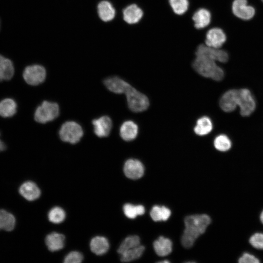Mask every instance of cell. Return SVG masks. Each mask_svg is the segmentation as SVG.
Here are the masks:
<instances>
[{
  "label": "cell",
  "mask_w": 263,
  "mask_h": 263,
  "mask_svg": "<svg viewBox=\"0 0 263 263\" xmlns=\"http://www.w3.org/2000/svg\"><path fill=\"white\" fill-rule=\"evenodd\" d=\"M184 222L185 228L181 243L185 248H190L197 238L205 232L211 222V219L207 214H196L187 216Z\"/></svg>",
  "instance_id": "6da1fadb"
},
{
  "label": "cell",
  "mask_w": 263,
  "mask_h": 263,
  "mask_svg": "<svg viewBox=\"0 0 263 263\" xmlns=\"http://www.w3.org/2000/svg\"><path fill=\"white\" fill-rule=\"evenodd\" d=\"M216 61L209 58L196 56L192 63L194 70L199 75L215 81H221L224 77L223 69Z\"/></svg>",
  "instance_id": "7a4b0ae2"
},
{
  "label": "cell",
  "mask_w": 263,
  "mask_h": 263,
  "mask_svg": "<svg viewBox=\"0 0 263 263\" xmlns=\"http://www.w3.org/2000/svg\"><path fill=\"white\" fill-rule=\"evenodd\" d=\"M127 97L129 109L135 113L146 110L149 106L148 97L130 85L124 93Z\"/></svg>",
  "instance_id": "3957f363"
},
{
  "label": "cell",
  "mask_w": 263,
  "mask_h": 263,
  "mask_svg": "<svg viewBox=\"0 0 263 263\" xmlns=\"http://www.w3.org/2000/svg\"><path fill=\"white\" fill-rule=\"evenodd\" d=\"M59 114V108L56 103L44 101L37 108L34 119L37 122L45 124L56 119Z\"/></svg>",
  "instance_id": "277c9868"
},
{
  "label": "cell",
  "mask_w": 263,
  "mask_h": 263,
  "mask_svg": "<svg viewBox=\"0 0 263 263\" xmlns=\"http://www.w3.org/2000/svg\"><path fill=\"white\" fill-rule=\"evenodd\" d=\"M83 135V131L81 126L72 121L64 123L59 131V135L61 140L71 144L78 142Z\"/></svg>",
  "instance_id": "5b68a950"
},
{
  "label": "cell",
  "mask_w": 263,
  "mask_h": 263,
  "mask_svg": "<svg viewBox=\"0 0 263 263\" xmlns=\"http://www.w3.org/2000/svg\"><path fill=\"white\" fill-rule=\"evenodd\" d=\"M45 68L38 64L26 67L23 72V78L29 85L36 86L42 83L46 77Z\"/></svg>",
  "instance_id": "8992f818"
},
{
  "label": "cell",
  "mask_w": 263,
  "mask_h": 263,
  "mask_svg": "<svg viewBox=\"0 0 263 263\" xmlns=\"http://www.w3.org/2000/svg\"><path fill=\"white\" fill-rule=\"evenodd\" d=\"M239 104L241 115L248 116L254 111L256 102L250 91L245 88L238 89Z\"/></svg>",
  "instance_id": "52a82bcc"
},
{
  "label": "cell",
  "mask_w": 263,
  "mask_h": 263,
  "mask_svg": "<svg viewBox=\"0 0 263 263\" xmlns=\"http://www.w3.org/2000/svg\"><path fill=\"white\" fill-rule=\"evenodd\" d=\"M195 55L196 56L205 57L222 63L226 62L228 59V55L225 51L202 44L197 47Z\"/></svg>",
  "instance_id": "ba28073f"
},
{
  "label": "cell",
  "mask_w": 263,
  "mask_h": 263,
  "mask_svg": "<svg viewBox=\"0 0 263 263\" xmlns=\"http://www.w3.org/2000/svg\"><path fill=\"white\" fill-rule=\"evenodd\" d=\"M239 99L238 90L231 89L226 91L220 100V106L225 112L234 111L239 106Z\"/></svg>",
  "instance_id": "9c48e42d"
},
{
  "label": "cell",
  "mask_w": 263,
  "mask_h": 263,
  "mask_svg": "<svg viewBox=\"0 0 263 263\" xmlns=\"http://www.w3.org/2000/svg\"><path fill=\"white\" fill-rule=\"evenodd\" d=\"M124 172L128 178L131 179H138L143 176L144 168L142 163L139 160L130 159L125 163Z\"/></svg>",
  "instance_id": "30bf717a"
},
{
  "label": "cell",
  "mask_w": 263,
  "mask_h": 263,
  "mask_svg": "<svg viewBox=\"0 0 263 263\" xmlns=\"http://www.w3.org/2000/svg\"><path fill=\"white\" fill-rule=\"evenodd\" d=\"M232 11L236 17L245 20L251 19L255 14L254 9L247 4L246 0H235L232 4Z\"/></svg>",
  "instance_id": "8fae6325"
},
{
  "label": "cell",
  "mask_w": 263,
  "mask_h": 263,
  "mask_svg": "<svg viewBox=\"0 0 263 263\" xmlns=\"http://www.w3.org/2000/svg\"><path fill=\"white\" fill-rule=\"evenodd\" d=\"M94 133L99 137L108 136L112 127L111 119L108 116H102L93 120Z\"/></svg>",
  "instance_id": "7c38bea8"
},
{
  "label": "cell",
  "mask_w": 263,
  "mask_h": 263,
  "mask_svg": "<svg viewBox=\"0 0 263 263\" xmlns=\"http://www.w3.org/2000/svg\"><path fill=\"white\" fill-rule=\"evenodd\" d=\"M226 40L223 31L218 28L210 29L207 33L205 44L215 48H220Z\"/></svg>",
  "instance_id": "4fadbf2b"
},
{
  "label": "cell",
  "mask_w": 263,
  "mask_h": 263,
  "mask_svg": "<svg viewBox=\"0 0 263 263\" xmlns=\"http://www.w3.org/2000/svg\"><path fill=\"white\" fill-rule=\"evenodd\" d=\"M104 84L109 91L118 94H124L131 85L118 76L110 77L105 79Z\"/></svg>",
  "instance_id": "5bb4252c"
},
{
  "label": "cell",
  "mask_w": 263,
  "mask_h": 263,
  "mask_svg": "<svg viewBox=\"0 0 263 263\" xmlns=\"http://www.w3.org/2000/svg\"><path fill=\"white\" fill-rule=\"evenodd\" d=\"M19 194L28 201L37 199L40 195V190L37 185L33 182L27 181L23 183L19 187Z\"/></svg>",
  "instance_id": "9a60e30c"
},
{
  "label": "cell",
  "mask_w": 263,
  "mask_h": 263,
  "mask_svg": "<svg viewBox=\"0 0 263 263\" xmlns=\"http://www.w3.org/2000/svg\"><path fill=\"white\" fill-rule=\"evenodd\" d=\"M143 15L141 9L135 4L128 6L123 10L124 19L129 24L138 22L142 18Z\"/></svg>",
  "instance_id": "2e32d148"
},
{
  "label": "cell",
  "mask_w": 263,
  "mask_h": 263,
  "mask_svg": "<svg viewBox=\"0 0 263 263\" xmlns=\"http://www.w3.org/2000/svg\"><path fill=\"white\" fill-rule=\"evenodd\" d=\"M14 72L13 62L0 55V82L11 79L14 76Z\"/></svg>",
  "instance_id": "e0dca14e"
},
{
  "label": "cell",
  "mask_w": 263,
  "mask_h": 263,
  "mask_svg": "<svg viewBox=\"0 0 263 263\" xmlns=\"http://www.w3.org/2000/svg\"><path fill=\"white\" fill-rule=\"evenodd\" d=\"M138 126L132 121L124 122L120 128L121 137L126 141H130L134 139L138 134Z\"/></svg>",
  "instance_id": "ac0fdd59"
},
{
  "label": "cell",
  "mask_w": 263,
  "mask_h": 263,
  "mask_svg": "<svg viewBox=\"0 0 263 263\" xmlns=\"http://www.w3.org/2000/svg\"><path fill=\"white\" fill-rule=\"evenodd\" d=\"M17 104L11 98H6L0 101V116L9 118L14 116L17 111Z\"/></svg>",
  "instance_id": "d6986e66"
},
{
  "label": "cell",
  "mask_w": 263,
  "mask_h": 263,
  "mask_svg": "<svg viewBox=\"0 0 263 263\" xmlns=\"http://www.w3.org/2000/svg\"><path fill=\"white\" fill-rule=\"evenodd\" d=\"M64 236L61 234L53 232L47 236L46 244L49 250L55 251L62 249L64 244Z\"/></svg>",
  "instance_id": "ffe728a7"
},
{
  "label": "cell",
  "mask_w": 263,
  "mask_h": 263,
  "mask_svg": "<svg viewBox=\"0 0 263 263\" xmlns=\"http://www.w3.org/2000/svg\"><path fill=\"white\" fill-rule=\"evenodd\" d=\"M153 247L158 255L165 256L172 251V242L169 239L160 236L154 242Z\"/></svg>",
  "instance_id": "44dd1931"
},
{
  "label": "cell",
  "mask_w": 263,
  "mask_h": 263,
  "mask_svg": "<svg viewBox=\"0 0 263 263\" xmlns=\"http://www.w3.org/2000/svg\"><path fill=\"white\" fill-rule=\"evenodd\" d=\"M97 10L100 18L104 21H110L115 16V9L112 4L108 1H101L98 5Z\"/></svg>",
  "instance_id": "7402d4cb"
},
{
  "label": "cell",
  "mask_w": 263,
  "mask_h": 263,
  "mask_svg": "<svg viewBox=\"0 0 263 263\" xmlns=\"http://www.w3.org/2000/svg\"><path fill=\"white\" fill-rule=\"evenodd\" d=\"M192 19L194 22V26L196 28H204L207 26L210 22V13L207 10L201 8L198 10L194 14Z\"/></svg>",
  "instance_id": "603a6c76"
},
{
  "label": "cell",
  "mask_w": 263,
  "mask_h": 263,
  "mask_svg": "<svg viewBox=\"0 0 263 263\" xmlns=\"http://www.w3.org/2000/svg\"><path fill=\"white\" fill-rule=\"evenodd\" d=\"M109 248V244L106 238L102 236L94 237L91 241L90 248L94 254L100 255L105 254Z\"/></svg>",
  "instance_id": "cb8c5ba5"
},
{
  "label": "cell",
  "mask_w": 263,
  "mask_h": 263,
  "mask_svg": "<svg viewBox=\"0 0 263 263\" xmlns=\"http://www.w3.org/2000/svg\"><path fill=\"white\" fill-rule=\"evenodd\" d=\"M15 216L4 209H0V230L12 231L15 228Z\"/></svg>",
  "instance_id": "d4e9b609"
},
{
  "label": "cell",
  "mask_w": 263,
  "mask_h": 263,
  "mask_svg": "<svg viewBox=\"0 0 263 263\" xmlns=\"http://www.w3.org/2000/svg\"><path fill=\"white\" fill-rule=\"evenodd\" d=\"M212 128L213 124L211 119L207 116H203L197 121L194 131L197 135L202 136L208 134Z\"/></svg>",
  "instance_id": "484cf974"
},
{
  "label": "cell",
  "mask_w": 263,
  "mask_h": 263,
  "mask_svg": "<svg viewBox=\"0 0 263 263\" xmlns=\"http://www.w3.org/2000/svg\"><path fill=\"white\" fill-rule=\"evenodd\" d=\"M171 214L170 210L168 207L162 206H154L150 212L152 219L156 222L167 220Z\"/></svg>",
  "instance_id": "4316f807"
},
{
  "label": "cell",
  "mask_w": 263,
  "mask_h": 263,
  "mask_svg": "<svg viewBox=\"0 0 263 263\" xmlns=\"http://www.w3.org/2000/svg\"><path fill=\"white\" fill-rule=\"evenodd\" d=\"M145 247L139 245L121 254L120 260L123 262H129L137 259L142 256Z\"/></svg>",
  "instance_id": "83f0119b"
},
{
  "label": "cell",
  "mask_w": 263,
  "mask_h": 263,
  "mask_svg": "<svg viewBox=\"0 0 263 263\" xmlns=\"http://www.w3.org/2000/svg\"><path fill=\"white\" fill-rule=\"evenodd\" d=\"M140 239L138 236L132 235L127 237L119 246L117 252L121 254L126 251L140 245Z\"/></svg>",
  "instance_id": "f1b7e54d"
},
{
  "label": "cell",
  "mask_w": 263,
  "mask_h": 263,
  "mask_svg": "<svg viewBox=\"0 0 263 263\" xmlns=\"http://www.w3.org/2000/svg\"><path fill=\"white\" fill-rule=\"evenodd\" d=\"M125 215L130 218L134 219L138 215H143L145 211L142 205L134 206L131 204H126L123 207Z\"/></svg>",
  "instance_id": "f546056e"
},
{
  "label": "cell",
  "mask_w": 263,
  "mask_h": 263,
  "mask_svg": "<svg viewBox=\"0 0 263 263\" xmlns=\"http://www.w3.org/2000/svg\"><path fill=\"white\" fill-rule=\"evenodd\" d=\"M214 146L219 151H226L231 148L232 143L230 139L226 135L220 134L215 138Z\"/></svg>",
  "instance_id": "4dcf8cb0"
},
{
  "label": "cell",
  "mask_w": 263,
  "mask_h": 263,
  "mask_svg": "<svg viewBox=\"0 0 263 263\" xmlns=\"http://www.w3.org/2000/svg\"><path fill=\"white\" fill-rule=\"evenodd\" d=\"M169 1L173 11L177 15L183 14L188 9V0H169Z\"/></svg>",
  "instance_id": "1f68e13d"
},
{
  "label": "cell",
  "mask_w": 263,
  "mask_h": 263,
  "mask_svg": "<svg viewBox=\"0 0 263 263\" xmlns=\"http://www.w3.org/2000/svg\"><path fill=\"white\" fill-rule=\"evenodd\" d=\"M65 217V213L64 211L59 207L53 208L48 214L50 221L55 224L62 222L64 220Z\"/></svg>",
  "instance_id": "d6a6232c"
},
{
  "label": "cell",
  "mask_w": 263,
  "mask_h": 263,
  "mask_svg": "<svg viewBox=\"0 0 263 263\" xmlns=\"http://www.w3.org/2000/svg\"><path fill=\"white\" fill-rule=\"evenodd\" d=\"M249 243L254 247L259 249H263V233L254 234L250 237Z\"/></svg>",
  "instance_id": "836d02e7"
},
{
  "label": "cell",
  "mask_w": 263,
  "mask_h": 263,
  "mask_svg": "<svg viewBox=\"0 0 263 263\" xmlns=\"http://www.w3.org/2000/svg\"><path fill=\"white\" fill-rule=\"evenodd\" d=\"M82 255L77 251H72L69 253L65 258V263H79L83 260Z\"/></svg>",
  "instance_id": "e575fe53"
},
{
  "label": "cell",
  "mask_w": 263,
  "mask_h": 263,
  "mask_svg": "<svg viewBox=\"0 0 263 263\" xmlns=\"http://www.w3.org/2000/svg\"><path fill=\"white\" fill-rule=\"evenodd\" d=\"M238 262L240 263H258L259 260L254 255L248 253H244L239 259Z\"/></svg>",
  "instance_id": "d590c367"
},
{
  "label": "cell",
  "mask_w": 263,
  "mask_h": 263,
  "mask_svg": "<svg viewBox=\"0 0 263 263\" xmlns=\"http://www.w3.org/2000/svg\"><path fill=\"white\" fill-rule=\"evenodd\" d=\"M6 148V146L4 142L0 139V152L4 150Z\"/></svg>",
  "instance_id": "8d00e7d4"
},
{
  "label": "cell",
  "mask_w": 263,
  "mask_h": 263,
  "mask_svg": "<svg viewBox=\"0 0 263 263\" xmlns=\"http://www.w3.org/2000/svg\"><path fill=\"white\" fill-rule=\"evenodd\" d=\"M260 220H261V222L263 224V210L262 211V212H261V213L260 214Z\"/></svg>",
  "instance_id": "74e56055"
},
{
  "label": "cell",
  "mask_w": 263,
  "mask_h": 263,
  "mask_svg": "<svg viewBox=\"0 0 263 263\" xmlns=\"http://www.w3.org/2000/svg\"><path fill=\"white\" fill-rule=\"evenodd\" d=\"M169 261H167V260L164 261H160V263H169Z\"/></svg>",
  "instance_id": "f35d334b"
},
{
  "label": "cell",
  "mask_w": 263,
  "mask_h": 263,
  "mask_svg": "<svg viewBox=\"0 0 263 263\" xmlns=\"http://www.w3.org/2000/svg\"><path fill=\"white\" fill-rule=\"evenodd\" d=\"M262 0V1L263 2V0Z\"/></svg>",
  "instance_id": "ab89813d"
}]
</instances>
